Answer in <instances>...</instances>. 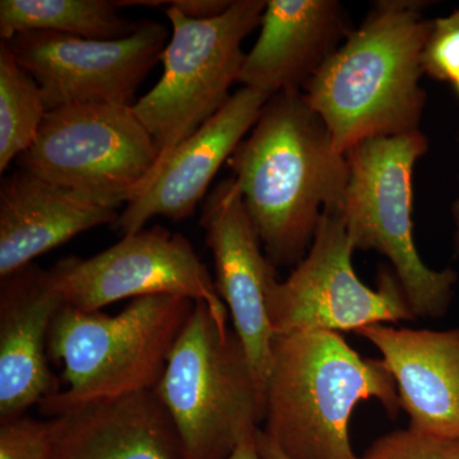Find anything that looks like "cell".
Listing matches in <instances>:
<instances>
[{
  "label": "cell",
  "mask_w": 459,
  "mask_h": 459,
  "mask_svg": "<svg viewBox=\"0 0 459 459\" xmlns=\"http://www.w3.org/2000/svg\"><path fill=\"white\" fill-rule=\"evenodd\" d=\"M228 165L273 265L303 261L323 214L340 212L350 178L346 153L303 91L272 96Z\"/></svg>",
  "instance_id": "cell-1"
},
{
  "label": "cell",
  "mask_w": 459,
  "mask_h": 459,
  "mask_svg": "<svg viewBox=\"0 0 459 459\" xmlns=\"http://www.w3.org/2000/svg\"><path fill=\"white\" fill-rule=\"evenodd\" d=\"M424 0H377L303 89L346 153L365 140L420 131L427 92L420 56L430 32Z\"/></svg>",
  "instance_id": "cell-2"
},
{
  "label": "cell",
  "mask_w": 459,
  "mask_h": 459,
  "mask_svg": "<svg viewBox=\"0 0 459 459\" xmlns=\"http://www.w3.org/2000/svg\"><path fill=\"white\" fill-rule=\"evenodd\" d=\"M264 395L263 431L290 459H364L350 442L355 407L374 398L392 418L401 409L385 361L334 332L274 334Z\"/></svg>",
  "instance_id": "cell-3"
},
{
  "label": "cell",
  "mask_w": 459,
  "mask_h": 459,
  "mask_svg": "<svg viewBox=\"0 0 459 459\" xmlns=\"http://www.w3.org/2000/svg\"><path fill=\"white\" fill-rule=\"evenodd\" d=\"M195 301L177 295L133 299L117 314L63 305L48 337L50 360L68 388L39 404L51 418L93 402L153 391Z\"/></svg>",
  "instance_id": "cell-4"
},
{
  "label": "cell",
  "mask_w": 459,
  "mask_h": 459,
  "mask_svg": "<svg viewBox=\"0 0 459 459\" xmlns=\"http://www.w3.org/2000/svg\"><path fill=\"white\" fill-rule=\"evenodd\" d=\"M153 392L177 430L181 459H228L264 421V394L246 347L204 301L195 304Z\"/></svg>",
  "instance_id": "cell-5"
},
{
  "label": "cell",
  "mask_w": 459,
  "mask_h": 459,
  "mask_svg": "<svg viewBox=\"0 0 459 459\" xmlns=\"http://www.w3.org/2000/svg\"><path fill=\"white\" fill-rule=\"evenodd\" d=\"M428 150L421 131L369 138L350 148L340 213L353 249L373 250L392 263L415 316L440 318L448 312L458 274L429 268L413 238V171Z\"/></svg>",
  "instance_id": "cell-6"
},
{
  "label": "cell",
  "mask_w": 459,
  "mask_h": 459,
  "mask_svg": "<svg viewBox=\"0 0 459 459\" xmlns=\"http://www.w3.org/2000/svg\"><path fill=\"white\" fill-rule=\"evenodd\" d=\"M265 3L232 0L222 16L197 21L160 0L126 2V7L166 5L171 22L172 35L161 57V80L133 105L155 141L159 162L228 102L247 56L241 45L261 25Z\"/></svg>",
  "instance_id": "cell-7"
},
{
  "label": "cell",
  "mask_w": 459,
  "mask_h": 459,
  "mask_svg": "<svg viewBox=\"0 0 459 459\" xmlns=\"http://www.w3.org/2000/svg\"><path fill=\"white\" fill-rule=\"evenodd\" d=\"M159 157L133 105H71L48 111L32 146L20 156V166L119 208L146 186Z\"/></svg>",
  "instance_id": "cell-8"
},
{
  "label": "cell",
  "mask_w": 459,
  "mask_h": 459,
  "mask_svg": "<svg viewBox=\"0 0 459 459\" xmlns=\"http://www.w3.org/2000/svg\"><path fill=\"white\" fill-rule=\"evenodd\" d=\"M355 252L340 212H325L303 261L267 296L273 334L358 332L369 325L415 319L394 271L365 285L352 265Z\"/></svg>",
  "instance_id": "cell-9"
},
{
  "label": "cell",
  "mask_w": 459,
  "mask_h": 459,
  "mask_svg": "<svg viewBox=\"0 0 459 459\" xmlns=\"http://www.w3.org/2000/svg\"><path fill=\"white\" fill-rule=\"evenodd\" d=\"M49 272L65 304L83 312H99L123 299L177 295L204 301L214 320L229 327L228 307L195 247L162 226L126 235L91 258L68 256Z\"/></svg>",
  "instance_id": "cell-10"
},
{
  "label": "cell",
  "mask_w": 459,
  "mask_h": 459,
  "mask_svg": "<svg viewBox=\"0 0 459 459\" xmlns=\"http://www.w3.org/2000/svg\"><path fill=\"white\" fill-rule=\"evenodd\" d=\"M169 31L143 21L120 40H84L54 32L17 33L4 41L40 86L48 111L71 105H126L161 60Z\"/></svg>",
  "instance_id": "cell-11"
},
{
  "label": "cell",
  "mask_w": 459,
  "mask_h": 459,
  "mask_svg": "<svg viewBox=\"0 0 459 459\" xmlns=\"http://www.w3.org/2000/svg\"><path fill=\"white\" fill-rule=\"evenodd\" d=\"M201 226L212 250L217 294L228 307L234 331L246 347L256 380L265 394L272 362L267 296L276 270L262 252L243 195L234 178L217 184L202 207ZM265 400V395H264Z\"/></svg>",
  "instance_id": "cell-12"
},
{
  "label": "cell",
  "mask_w": 459,
  "mask_h": 459,
  "mask_svg": "<svg viewBox=\"0 0 459 459\" xmlns=\"http://www.w3.org/2000/svg\"><path fill=\"white\" fill-rule=\"evenodd\" d=\"M268 100L265 93L241 87L219 113L160 161L146 186L115 222L124 237L141 231L156 216L174 222L192 216L223 162L258 122Z\"/></svg>",
  "instance_id": "cell-13"
},
{
  "label": "cell",
  "mask_w": 459,
  "mask_h": 459,
  "mask_svg": "<svg viewBox=\"0 0 459 459\" xmlns=\"http://www.w3.org/2000/svg\"><path fill=\"white\" fill-rule=\"evenodd\" d=\"M65 305L49 270L29 264L2 279L0 287V422L59 394L51 373L48 337Z\"/></svg>",
  "instance_id": "cell-14"
},
{
  "label": "cell",
  "mask_w": 459,
  "mask_h": 459,
  "mask_svg": "<svg viewBox=\"0 0 459 459\" xmlns=\"http://www.w3.org/2000/svg\"><path fill=\"white\" fill-rule=\"evenodd\" d=\"M238 82L272 96L303 91L355 26L337 0H267Z\"/></svg>",
  "instance_id": "cell-15"
},
{
  "label": "cell",
  "mask_w": 459,
  "mask_h": 459,
  "mask_svg": "<svg viewBox=\"0 0 459 459\" xmlns=\"http://www.w3.org/2000/svg\"><path fill=\"white\" fill-rule=\"evenodd\" d=\"M382 353L410 427L459 440V328L448 331L369 325L356 332Z\"/></svg>",
  "instance_id": "cell-16"
},
{
  "label": "cell",
  "mask_w": 459,
  "mask_h": 459,
  "mask_svg": "<svg viewBox=\"0 0 459 459\" xmlns=\"http://www.w3.org/2000/svg\"><path fill=\"white\" fill-rule=\"evenodd\" d=\"M117 207L14 171L0 186V277L9 276L81 232L115 223Z\"/></svg>",
  "instance_id": "cell-17"
},
{
  "label": "cell",
  "mask_w": 459,
  "mask_h": 459,
  "mask_svg": "<svg viewBox=\"0 0 459 459\" xmlns=\"http://www.w3.org/2000/svg\"><path fill=\"white\" fill-rule=\"evenodd\" d=\"M50 459H181L179 437L153 391L84 404L49 421Z\"/></svg>",
  "instance_id": "cell-18"
},
{
  "label": "cell",
  "mask_w": 459,
  "mask_h": 459,
  "mask_svg": "<svg viewBox=\"0 0 459 459\" xmlns=\"http://www.w3.org/2000/svg\"><path fill=\"white\" fill-rule=\"evenodd\" d=\"M140 22L117 14L107 0H2L0 36L54 32L84 40L113 41L132 35Z\"/></svg>",
  "instance_id": "cell-19"
},
{
  "label": "cell",
  "mask_w": 459,
  "mask_h": 459,
  "mask_svg": "<svg viewBox=\"0 0 459 459\" xmlns=\"http://www.w3.org/2000/svg\"><path fill=\"white\" fill-rule=\"evenodd\" d=\"M47 114L40 86L3 41L0 45V171L7 170L16 157L30 150Z\"/></svg>",
  "instance_id": "cell-20"
},
{
  "label": "cell",
  "mask_w": 459,
  "mask_h": 459,
  "mask_svg": "<svg viewBox=\"0 0 459 459\" xmlns=\"http://www.w3.org/2000/svg\"><path fill=\"white\" fill-rule=\"evenodd\" d=\"M420 63L422 74L448 83L459 98V9L431 21Z\"/></svg>",
  "instance_id": "cell-21"
},
{
  "label": "cell",
  "mask_w": 459,
  "mask_h": 459,
  "mask_svg": "<svg viewBox=\"0 0 459 459\" xmlns=\"http://www.w3.org/2000/svg\"><path fill=\"white\" fill-rule=\"evenodd\" d=\"M364 459H459V440L443 439L413 429L379 437Z\"/></svg>",
  "instance_id": "cell-22"
},
{
  "label": "cell",
  "mask_w": 459,
  "mask_h": 459,
  "mask_svg": "<svg viewBox=\"0 0 459 459\" xmlns=\"http://www.w3.org/2000/svg\"><path fill=\"white\" fill-rule=\"evenodd\" d=\"M0 459H50L49 421L25 415L0 422Z\"/></svg>",
  "instance_id": "cell-23"
},
{
  "label": "cell",
  "mask_w": 459,
  "mask_h": 459,
  "mask_svg": "<svg viewBox=\"0 0 459 459\" xmlns=\"http://www.w3.org/2000/svg\"><path fill=\"white\" fill-rule=\"evenodd\" d=\"M232 0H175L165 2L192 20L204 21L222 16L231 5Z\"/></svg>",
  "instance_id": "cell-24"
},
{
  "label": "cell",
  "mask_w": 459,
  "mask_h": 459,
  "mask_svg": "<svg viewBox=\"0 0 459 459\" xmlns=\"http://www.w3.org/2000/svg\"><path fill=\"white\" fill-rule=\"evenodd\" d=\"M255 442L261 459H290L262 429L256 431Z\"/></svg>",
  "instance_id": "cell-25"
},
{
  "label": "cell",
  "mask_w": 459,
  "mask_h": 459,
  "mask_svg": "<svg viewBox=\"0 0 459 459\" xmlns=\"http://www.w3.org/2000/svg\"><path fill=\"white\" fill-rule=\"evenodd\" d=\"M255 435L246 437L228 459H261L256 448Z\"/></svg>",
  "instance_id": "cell-26"
},
{
  "label": "cell",
  "mask_w": 459,
  "mask_h": 459,
  "mask_svg": "<svg viewBox=\"0 0 459 459\" xmlns=\"http://www.w3.org/2000/svg\"><path fill=\"white\" fill-rule=\"evenodd\" d=\"M453 221H455V255H459V199L452 205Z\"/></svg>",
  "instance_id": "cell-27"
},
{
  "label": "cell",
  "mask_w": 459,
  "mask_h": 459,
  "mask_svg": "<svg viewBox=\"0 0 459 459\" xmlns=\"http://www.w3.org/2000/svg\"><path fill=\"white\" fill-rule=\"evenodd\" d=\"M458 181H459V177H458Z\"/></svg>",
  "instance_id": "cell-28"
}]
</instances>
